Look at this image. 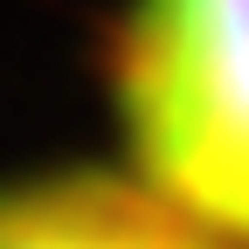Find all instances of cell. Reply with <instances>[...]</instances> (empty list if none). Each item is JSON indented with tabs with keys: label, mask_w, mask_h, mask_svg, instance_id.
Instances as JSON below:
<instances>
[{
	"label": "cell",
	"mask_w": 249,
	"mask_h": 249,
	"mask_svg": "<svg viewBox=\"0 0 249 249\" xmlns=\"http://www.w3.org/2000/svg\"><path fill=\"white\" fill-rule=\"evenodd\" d=\"M0 249H235L166 194L104 173H62L0 194Z\"/></svg>",
	"instance_id": "2"
},
{
	"label": "cell",
	"mask_w": 249,
	"mask_h": 249,
	"mask_svg": "<svg viewBox=\"0 0 249 249\" xmlns=\"http://www.w3.org/2000/svg\"><path fill=\"white\" fill-rule=\"evenodd\" d=\"M118 111L152 194L249 242V0H132Z\"/></svg>",
	"instance_id": "1"
}]
</instances>
